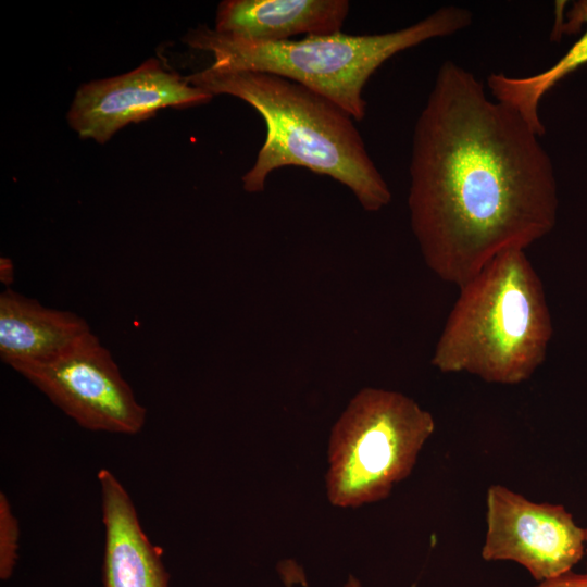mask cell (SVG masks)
Wrapping results in <instances>:
<instances>
[{
    "label": "cell",
    "mask_w": 587,
    "mask_h": 587,
    "mask_svg": "<svg viewBox=\"0 0 587 587\" xmlns=\"http://www.w3.org/2000/svg\"><path fill=\"white\" fill-rule=\"evenodd\" d=\"M18 522L7 496L0 494V577L8 579L14 570L18 548Z\"/></svg>",
    "instance_id": "obj_13"
},
{
    "label": "cell",
    "mask_w": 587,
    "mask_h": 587,
    "mask_svg": "<svg viewBox=\"0 0 587 587\" xmlns=\"http://www.w3.org/2000/svg\"><path fill=\"white\" fill-rule=\"evenodd\" d=\"M212 98L150 58L125 74L83 84L66 117L80 138L104 143L126 125L150 118L161 109L190 108Z\"/></svg>",
    "instance_id": "obj_8"
},
{
    "label": "cell",
    "mask_w": 587,
    "mask_h": 587,
    "mask_svg": "<svg viewBox=\"0 0 587 587\" xmlns=\"http://www.w3.org/2000/svg\"><path fill=\"white\" fill-rule=\"evenodd\" d=\"M587 24V0L574 2L566 12V21L555 24L553 36L572 34ZM587 64V28L582 37L552 66L529 76L489 75L487 85L494 99L516 111L541 136L545 126L539 117L542 97L562 78Z\"/></svg>",
    "instance_id": "obj_12"
},
{
    "label": "cell",
    "mask_w": 587,
    "mask_h": 587,
    "mask_svg": "<svg viewBox=\"0 0 587 587\" xmlns=\"http://www.w3.org/2000/svg\"><path fill=\"white\" fill-rule=\"evenodd\" d=\"M345 587H362V585L354 576L350 575Z\"/></svg>",
    "instance_id": "obj_15"
},
{
    "label": "cell",
    "mask_w": 587,
    "mask_h": 587,
    "mask_svg": "<svg viewBox=\"0 0 587 587\" xmlns=\"http://www.w3.org/2000/svg\"><path fill=\"white\" fill-rule=\"evenodd\" d=\"M11 367L84 428L134 435L145 425L146 409L92 333L53 357Z\"/></svg>",
    "instance_id": "obj_6"
},
{
    "label": "cell",
    "mask_w": 587,
    "mask_h": 587,
    "mask_svg": "<svg viewBox=\"0 0 587 587\" xmlns=\"http://www.w3.org/2000/svg\"><path fill=\"white\" fill-rule=\"evenodd\" d=\"M349 8L347 0H225L217 7L214 29L259 42L328 35L340 32Z\"/></svg>",
    "instance_id": "obj_10"
},
{
    "label": "cell",
    "mask_w": 587,
    "mask_h": 587,
    "mask_svg": "<svg viewBox=\"0 0 587 587\" xmlns=\"http://www.w3.org/2000/svg\"><path fill=\"white\" fill-rule=\"evenodd\" d=\"M89 333L88 323L71 311L9 288L0 295V357L10 366L53 357Z\"/></svg>",
    "instance_id": "obj_11"
},
{
    "label": "cell",
    "mask_w": 587,
    "mask_h": 587,
    "mask_svg": "<svg viewBox=\"0 0 587 587\" xmlns=\"http://www.w3.org/2000/svg\"><path fill=\"white\" fill-rule=\"evenodd\" d=\"M430 363L487 383L516 385L544 363L552 322L525 250L509 249L459 287Z\"/></svg>",
    "instance_id": "obj_3"
},
{
    "label": "cell",
    "mask_w": 587,
    "mask_h": 587,
    "mask_svg": "<svg viewBox=\"0 0 587 587\" xmlns=\"http://www.w3.org/2000/svg\"><path fill=\"white\" fill-rule=\"evenodd\" d=\"M541 135L445 61L413 130L408 205L426 265L461 287L551 232L558 190Z\"/></svg>",
    "instance_id": "obj_1"
},
{
    "label": "cell",
    "mask_w": 587,
    "mask_h": 587,
    "mask_svg": "<svg viewBox=\"0 0 587 587\" xmlns=\"http://www.w3.org/2000/svg\"><path fill=\"white\" fill-rule=\"evenodd\" d=\"M104 525L102 577L104 587H168L162 550L142 530L135 505L120 480L100 470Z\"/></svg>",
    "instance_id": "obj_9"
},
{
    "label": "cell",
    "mask_w": 587,
    "mask_h": 587,
    "mask_svg": "<svg viewBox=\"0 0 587 587\" xmlns=\"http://www.w3.org/2000/svg\"><path fill=\"white\" fill-rule=\"evenodd\" d=\"M585 530H586V544H587V528H585Z\"/></svg>",
    "instance_id": "obj_16"
},
{
    "label": "cell",
    "mask_w": 587,
    "mask_h": 587,
    "mask_svg": "<svg viewBox=\"0 0 587 587\" xmlns=\"http://www.w3.org/2000/svg\"><path fill=\"white\" fill-rule=\"evenodd\" d=\"M585 545V528L563 505L534 502L502 485L487 489L484 560L515 562L540 583L572 571Z\"/></svg>",
    "instance_id": "obj_7"
},
{
    "label": "cell",
    "mask_w": 587,
    "mask_h": 587,
    "mask_svg": "<svg viewBox=\"0 0 587 587\" xmlns=\"http://www.w3.org/2000/svg\"><path fill=\"white\" fill-rule=\"evenodd\" d=\"M534 587H587V573L570 571L558 577L537 583Z\"/></svg>",
    "instance_id": "obj_14"
},
{
    "label": "cell",
    "mask_w": 587,
    "mask_h": 587,
    "mask_svg": "<svg viewBox=\"0 0 587 587\" xmlns=\"http://www.w3.org/2000/svg\"><path fill=\"white\" fill-rule=\"evenodd\" d=\"M186 79L212 96L229 95L247 102L265 122V140L241 178L246 191L264 190L273 171L292 165L345 185L369 212L391 201L389 187L369 157L353 118L330 100L270 73L205 67Z\"/></svg>",
    "instance_id": "obj_2"
},
{
    "label": "cell",
    "mask_w": 587,
    "mask_h": 587,
    "mask_svg": "<svg viewBox=\"0 0 587 587\" xmlns=\"http://www.w3.org/2000/svg\"><path fill=\"white\" fill-rule=\"evenodd\" d=\"M435 427L433 415L408 396L382 388L361 389L330 432L329 502L357 508L387 498L411 474Z\"/></svg>",
    "instance_id": "obj_5"
},
{
    "label": "cell",
    "mask_w": 587,
    "mask_h": 587,
    "mask_svg": "<svg viewBox=\"0 0 587 587\" xmlns=\"http://www.w3.org/2000/svg\"><path fill=\"white\" fill-rule=\"evenodd\" d=\"M472 13L445 5L408 27L374 35L341 32L299 40L259 42L216 32L207 25L189 29L183 41L212 54L216 72H262L294 80L330 100L353 120L366 113L363 89L369 78L395 54L426 40L467 27Z\"/></svg>",
    "instance_id": "obj_4"
}]
</instances>
